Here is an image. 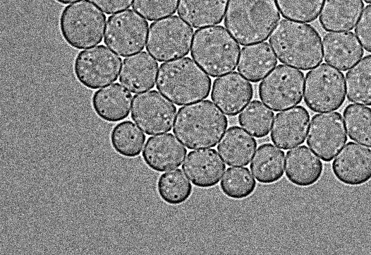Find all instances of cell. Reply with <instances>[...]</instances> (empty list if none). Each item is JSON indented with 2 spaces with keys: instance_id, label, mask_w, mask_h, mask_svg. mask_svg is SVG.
<instances>
[{
  "instance_id": "obj_35",
  "label": "cell",
  "mask_w": 371,
  "mask_h": 255,
  "mask_svg": "<svg viewBox=\"0 0 371 255\" xmlns=\"http://www.w3.org/2000/svg\"><path fill=\"white\" fill-rule=\"evenodd\" d=\"M178 0H133V8L145 19L152 21L174 14Z\"/></svg>"
},
{
  "instance_id": "obj_29",
  "label": "cell",
  "mask_w": 371,
  "mask_h": 255,
  "mask_svg": "<svg viewBox=\"0 0 371 255\" xmlns=\"http://www.w3.org/2000/svg\"><path fill=\"white\" fill-rule=\"evenodd\" d=\"M144 133L130 121L117 124L110 134V141L113 149L126 158L138 156L145 142Z\"/></svg>"
},
{
  "instance_id": "obj_7",
  "label": "cell",
  "mask_w": 371,
  "mask_h": 255,
  "mask_svg": "<svg viewBox=\"0 0 371 255\" xmlns=\"http://www.w3.org/2000/svg\"><path fill=\"white\" fill-rule=\"evenodd\" d=\"M345 88L342 72L329 64H320L306 73L305 103L314 112L338 109L345 101Z\"/></svg>"
},
{
  "instance_id": "obj_10",
  "label": "cell",
  "mask_w": 371,
  "mask_h": 255,
  "mask_svg": "<svg viewBox=\"0 0 371 255\" xmlns=\"http://www.w3.org/2000/svg\"><path fill=\"white\" fill-rule=\"evenodd\" d=\"M121 58L103 45L80 52L75 57L73 72L84 87L96 90L116 81Z\"/></svg>"
},
{
  "instance_id": "obj_20",
  "label": "cell",
  "mask_w": 371,
  "mask_h": 255,
  "mask_svg": "<svg viewBox=\"0 0 371 255\" xmlns=\"http://www.w3.org/2000/svg\"><path fill=\"white\" fill-rule=\"evenodd\" d=\"M157 61L146 52L126 57L121 64L120 83L131 93L152 89L156 81Z\"/></svg>"
},
{
  "instance_id": "obj_25",
  "label": "cell",
  "mask_w": 371,
  "mask_h": 255,
  "mask_svg": "<svg viewBox=\"0 0 371 255\" xmlns=\"http://www.w3.org/2000/svg\"><path fill=\"white\" fill-rule=\"evenodd\" d=\"M277 64V59L267 42H260L242 48L238 71L253 83L260 81Z\"/></svg>"
},
{
  "instance_id": "obj_1",
  "label": "cell",
  "mask_w": 371,
  "mask_h": 255,
  "mask_svg": "<svg viewBox=\"0 0 371 255\" xmlns=\"http://www.w3.org/2000/svg\"><path fill=\"white\" fill-rule=\"evenodd\" d=\"M269 42L279 61L296 69L307 71L323 60L321 37L309 24L282 19Z\"/></svg>"
},
{
  "instance_id": "obj_18",
  "label": "cell",
  "mask_w": 371,
  "mask_h": 255,
  "mask_svg": "<svg viewBox=\"0 0 371 255\" xmlns=\"http://www.w3.org/2000/svg\"><path fill=\"white\" fill-rule=\"evenodd\" d=\"M182 169L195 186L207 189L218 184L226 165L214 149H200L188 154Z\"/></svg>"
},
{
  "instance_id": "obj_19",
  "label": "cell",
  "mask_w": 371,
  "mask_h": 255,
  "mask_svg": "<svg viewBox=\"0 0 371 255\" xmlns=\"http://www.w3.org/2000/svg\"><path fill=\"white\" fill-rule=\"evenodd\" d=\"M322 45L324 61L343 71L352 67L364 54L360 42L350 31L327 33Z\"/></svg>"
},
{
  "instance_id": "obj_24",
  "label": "cell",
  "mask_w": 371,
  "mask_h": 255,
  "mask_svg": "<svg viewBox=\"0 0 371 255\" xmlns=\"http://www.w3.org/2000/svg\"><path fill=\"white\" fill-rule=\"evenodd\" d=\"M257 148L256 140L238 126L229 127L217 146V150L229 166L249 164Z\"/></svg>"
},
{
  "instance_id": "obj_16",
  "label": "cell",
  "mask_w": 371,
  "mask_h": 255,
  "mask_svg": "<svg viewBox=\"0 0 371 255\" xmlns=\"http://www.w3.org/2000/svg\"><path fill=\"white\" fill-rule=\"evenodd\" d=\"M309 124L310 114L303 106L279 112L272 125L271 140L284 150L299 146L305 140Z\"/></svg>"
},
{
  "instance_id": "obj_14",
  "label": "cell",
  "mask_w": 371,
  "mask_h": 255,
  "mask_svg": "<svg viewBox=\"0 0 371 255\" xmlns=\"http://www.w3.org/2000/svg\"><path fill=\"white\" fill-rule=\"evenodd\" d=\"M335 177L348 186H359L371 179V150L348 142L336 155L332 165Z\"/></svg>"
},
{
  "instance_id": "obj_5",
  "label": "cell",
  "mask_w": 371,
  "mask_h": 255,
  "mask_svg": "<svg viewBox=\"0 0 371 255\" xmlns=\"http://www.w3.org/2000/svg\"><path fill=\"white\" fill-rule=\"evenodd\" d=\"M191 57L210 76L218 77L236 68L240 46L221 25L195 30Z\"/></svg>"
},
{
  "instance_id": "obj_26",
  "label": "cell",
  "mask_w": 371,
  "mask_h": 255,
  "mask_svg": "<svg viewBox=\"0 0 371 255\" xmlns=\"http://www.w3.org/2000/svg\"><path fill=\"white\" fill-rule=\"evenodd\" d=\"M228 0H179L178 15L193 28H199L220 23Z\"/></svg>"
},
{
  "instance_id": "obj_37",
  "label": "cell",
  "mask_w": 371,
  "mask_h": 255,
  "mask_svg": "<svg viewBox=\"0 0 371 255\" xmlns=\"http://www.w3.org/2000/svg\"><path fill=\"white\" fill-rule=\"evenodd\" d=\"M106 14H111L128 8L133 0H91Z\"/></svg>"
},
{
  "instance_id": "obj_11",
  "label": "cell",
  "mask_w": 371,
  "mask_h": 255,
  "mask_svg": "<svg viewBox=\"0 0 371 255\" xmlns=\"http://www.w3.org/2000/svg\"><path fill=\"white\" fill-rule=\"evenodd\" d=\"M148 25L134 10L118 12L107 19L104 42L121 57L137 53L145 47Z\"/></svg>"
},
{
  "instance_id": "obj_38",
  "label": "cell",
  "mask_w": 371,
  "mask_h": 255,
  "mask_svg": "<svg viewBox=\"0 0 371 255\" xmlns=\"http://www.w3.org/2000/svg\"><path fill=\"white\" fill-rule=\"evenodd\" d=\"M55 1L61 4H68L72 2L77 1L78 0H55Z\"/></svg>"
},
{
  "instance_id": "obj_17",
  "label": "cell",
  "mask_w": 371,
  "mask_h": 255,
  "mask_svg": "<svg viewBox=\"0 0 371 255\" xmlns=\"http://www.w3.org/2000/svg\"><path fill=\"white\" fill-rule=\"evenodd\" d=\"M186 148L171 133L150 136L144 147L142 157L152 170L162 172L182 165Z\"/></svg>"
},
{
  "instance_id": "obj_27",
  "label": "cell",
  "mask_w": 371,
  "mask_h": 255,
  "mask_svg": "<svg viewBox=\"0 0 371 255\" xmlns=\"http://www.w3.org/2000/svg\"><path fill=\"white\" fill-rule=\"evenodd\" d=\"M284 152L272 143L259 146L251 161L250 168L257 182L273 184L279 181L284 172Z\"/></svg>"
},
{
  "instance_id": "obj_30",
  "label": "cell",
  "mask_w": 371,
  "mask_h": 255,
  "mask_svg": "<svg viewBox=\"0 0 371 255\" xmlns=\"http://www.w3.org/2000/svg\"><path fill=\"white\" fill-rule=\"evenodd\" d=\"M157 192L165 203L180 205L190 196L191 183L180 169L171 170L160 175L157 184Z\"/></svg>"
},
{
  "instance_id": "obj_21",
  "label": "cell",
  "mask_w": 371,
  "mask_h": 255,
  "mask_svg": "<svg viewBox=\"0 0 371 255\" xmlns=\"http://www.w3.org/2000/svg\"><path fill=\"white\" fill-rule=\"evenodd\" d=\"M132 100V94L126 88L114 83L94 93L92 106L102 120L117 122L129 115Z\"/></svg>"
},
{
  "instance_id": "obj_33",
  "label": "cell",
  "mask_w": 371,
  "mask_h": 255,
  "mask_svg": "<svg viewBox=\"0 0 371 255\" xmlns=\"http://www.w3.org/2000/svg\"><path fill=\"white\" fill-rule=\"evenodd\" d=\"M256 182L247 167H229L220 182L222 192L228 197L241 200L255 191Z\"/></svg>"
},
{
  "instance_id": "obj_2",
  "label": "cell",
  "mask_w": 371,
  "mask_h": 255,
  "mask_svg": "<svg viewBox=\"0 0 371 255\" xmlns=\"http://www.w3.org/2000/svg\"><path fill=\"white\" fill-rule=\"evenodd\" d=\"M227 126L223 112L205 100L179 108L173 132L188 149H202L215 146Z\"/></svg>"
},
{
  "instance_id": "obj_22",
  "label": "cell",
  "mask_w": 371,
  "mask_h": 255,
  "mask_svg": "<svg viewBox=\"0 0 371 255\" xmlns=\"http://www.w3.org/2000/svg\"><path fill=\"white\" fill-rule=\"evenodd\" d=\"M323 171L320 158L307 146H301L286 153V176L288 180L300 187L317 183Z\"/></svg>"
},
{
  "instance_id": "obj_39",
  "label": "cell",
  "mask_w": 371,
  "mask_h": 255,
  "mask_svg": "<svg viewBox=\"0 0 371 255\" xmlns=\"http://www.w3.org/2000/svg\"><path fill=\"white\" fill-rule=\"evenodd\" d=\"M363 1L367 4H371V0H363Z\"/></svg>"
},
{
  "instance_id": "obj_34",
  "label": "cell",
  "mask_w": 371,
  "mask_h": 255,
  "mask_svg": "<svg viewBox=\"0 0 371 255\" xmlns=\"http://www.w3.org/2000/svg\"><path fill=\"white\" fill-rule=\"evenodd\" d=\"M324 0H276L282 16L310 23L317 19Z\"/></svg>"
},
{
  "instance_id": "obj_12",
  "label": "cell",
  "mask_w": 371,
  "mask_h": 255,
  "mask_svg": "<svg viewBox=\"0 0 371 255\" xmlns=\"http://www.w3.org/2000/svg\"><path fill=\"white\" fill-rule=\"evenodd\" d=\"M176 114L175 105L157 90L141 93L133 97L131 119L147 135L171 131Z\"/></svg>"
},
{
  "instance_id": "obj_8",
  "label": "cell",
  "mask_w": 371,
  "mask_h": 255,
  "mask_svg": "<svg viewBox=\"0 0 371 255\" xmlns=\"http://www.w3.org/2000/svg\"><path fill=\"white\" fill-rule=\"evenodd\" d=\"M193 28L177 16L164 18L150 25L147 51L158 61L181 58L189 53Z\"/></svg>"
},
{
  "instance_id": "obj_28",
  "label": "cell",
  "mask_w": 371,
  "mask_h": 255,
  "mask_svg": "<svg viewBox=\"0 0 371 255\" xmlns=\"http://www.w3.org/2000/svg\"><path fill=\"white\" fill-rule=\"evenodd\" d=\"M345 82L348 101L371 105V54L364 57L346 73Z\"/></svg>"
},
{
  "instance_id": "obj_36",
  "label": "cell",
  "mask_w": 371,
  "mask_h": 255,
  "mask_svg": "<svg viewBox=\"0 0 371 255\" xmlns=\"http://www.w3.org/2000/svg\"><path fill=\"white\" fill-rule=\"evenodd\" d=\"M355 33L364 49L371 52V4L364 8L355 28Z\"/></svg>"
},
{
  "instance_id": "obj_31",
  "label": "cell",
  "mask_w": 371,
  "mask_h": 255,
  "mask_svg": "<svg viewBox=\"0 0 371 255\" xmlns=\"http://www.w3.org/2000/svg\"><path fill=\"white\" fill-rule=\"evenodd\" d=\"M343 115L349 138L371 148V108L351 104L346 107Z\"/></svg>"
},
{
  "instance_id": "obj_15",
  "label": "cell",
  "mask_w": 371,
  "mask_h": 255,
  "mask_svg": "<svg viewBox=\"0 0 371 255\" xmlns=\"http://www.w3.org/2000/svg\"><path fill=\"white\" fill-rule=\"evenodd\" d=\"M253 97L252 84L233 71L214 81L211 98L226 115H237Z\"/></svg>"
},
{
  "instance_id": "obj_23",
  "label": "cell",
  "mask_w": 371,
  "mask_h": 255,
  "mask_svg": "<svg viewBox=\"0 0 371 255\" xmlns=\"http://www.w3.org/2000/svg\"><path fill=\"white\" fill-rule=\"evenodd\" d=\"M363 7L362 0H324L320 23L329 32L351 30L358 22Z\"/></svg>"
},
{
  "instance_id": "obj_32",
  "label": "cell",
  "mask_w": 371,
  "mask_h": 255,
  "mask_svg": "<svg viewBox=\"0 0 371 255\" xmlns=\"http://www.w3.org/2000/svg\"><path fill=\"white\" fill-rule=\"evenodd\" d=\"M274 112L259 100L250 102L238 116L239 124L250 134L263 138L269 133Z\"/></svg>"
},
{
  "instance_id": "obj_9",
  "label": "cell",
  "mask_w": 371,
  "mask_h": 255,
  "mask_svg": "<svg viewBox=\"0 0 371 255\" xmlns=\"http://www.w3.org/2000/svg\"><path fill=\"white\" fill-rule=\"evenodd\" d=\"M304 74L291 66H276L261 81L258 93L260 100L275 112L291 108L303 98Z\"/></svg>"
},
{
  "instance_id": "obj_13",
  "label": "cell",
  "mask_w": 371,
  "mask_h": 255,
  "mask_svg": "<svg viewBox=\"0 0 371 255\" xmlns=\"http://www.w3.org/2000/svg\"><path fill=\"white\" fill-rule=\"evenodd\" d=\"M347 141L343 118L339 112H324L312 117L307 144L320 159L330 162Z\"/></svg>"
},
{
  "instance_id": "obj_3",
  "label": "cell",
  "mask_w": 371,
  "mask_h": 255,
  "mask_svg": "<svg viewBox=\"0 0 371 255\" xmlns=\"http://www.w3.org/2000/svg\"><path fill=\"white\" fill-rule=\"evenodd\" d=\"M280 19L275 0H229L224 25L241 45L263 42Z\"/></svg>"
},
{
  "instance_id": "obj_6",
  "label": "cell",
  "mask_w": 371,
  "mask_h": 255,
  "mask_svg": "<svg viewBox=\"0 0 371 255\" xmlns=\"http://www.w3.org/2000/svg\"><path fill=\"white\" fill-rule=\"evenodd\" d=\"M106 16L90 0L66 6L59 17V29L63 40L71 47L83 49L102 41Z\"/></svg>"
},
{
  "instance_id": "obj_4",
  "label": "cell",
  "mask_w": 371,
  "mask_h": 255,
  "mask_svg": "<svg viewBox=\"0 0 371 255\" xmlns=\"http://www.w3.org/2000/svg\"><path fill=\"white\" fill-rule=\"evenodd\" d=\"M211 84L209 76L187 57L162 64L156 87L171 102L181 106L207 98Z\"/></svg>"
}]
</instances>
